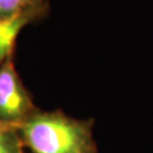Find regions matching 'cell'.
<instances>
[{"label":"cell","mask_w":153,"mask_h":153,"mask_svg":"<svg viewBox=\"0 0 153 153\" xmlns=\"http://www.w3.org/2000/svg\"><path fill=\"white\" fill-rule=\"evenodd\" d=\"M16 129L32 153H97L93 119H76L61 110L36 109Z\"/></svg>","instance_id":"1"},{"label":"cell","mask_w":153,"mask_h":153,"mask_svg":"<svg viewBox=\"0 0 153 153\" xmlns=\"http://www.w3.org/2000/svg\"><path fill=\"white\" fill-rule=\"evenodd\" d=\"M36 109L11 56L0 65V124L16 128Z\"/></svg>","instance_id":"2"},{"label":"cell","mask_w":153,"mask_h":153,"mask_svg":"<svg viewBox=\"0 0 153 153\" xmlns=\"http://www.w3.org/2000/svg\"><path fill=\"white\" fill-rule=\"evenodd\" d=\"M49 0H0V21L28 15L39 22L49 15Z\"/></svg>","instance_id":"3"},{"label":"cell","mask_w":153,"mask_h":153,"mask_svg":"<svg viewBox=\"0 0 153 153\" xmlns=\"http://www.w3.org/2000/svg\"><path fill=\"white\" fill-rule=\"evenodd\" d=\"M35 22V18L28 15H19L0 21V65L14 56L16 40L21 31L26 25Z\"/></svg>","instance_id":"4"},{"label":"cell","mask_w":153,"mask_h":153,"mask_svg":"<svg viewBox=\"0 0 153 153\" xmlns=\"http://www.w3.org/2000/svg\"><path fill=\"white\" fill-rule=\"evenodd\" d=\"M0 153H24V144L15 127L0 124Z\"/></svg>","instance_id":"5"}]
</instances>
